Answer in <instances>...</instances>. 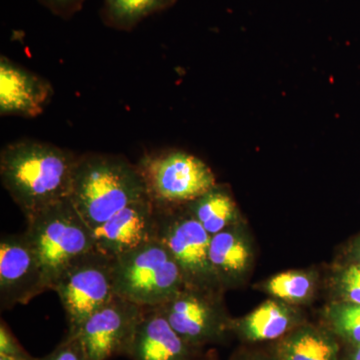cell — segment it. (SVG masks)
Instances as JSON below:
<instances>
[{
    "label": "cell",
    "mask_w": 360,
    "mask_h": 360,
    "mask_svg": "<svg viewBox=\"0 0 360 360\" xmlns=\"http://www.w3.org/2000/svg\"><path fill=\"white\" fill-rule=\"evenodd\" d=\"M155 210L156 238L167 246L179 265L186 286L221 290L210 262L212 236L184 206H155Z\"/></svg>",
    "instance_id": "cell-6"
},
{
    "label": "cell",
    "mask_w": 360,
    "mask_h": 360,
    "mask_svg": "<svg viewBox=\"0 0 360 360\" xmlns=\"http://www.w3.org/2000/svg\"><path fill=\"white\" fill-rule=\"evenodd\" d=\"M350 360H360V345L355 347L354 352H352Z\"/></svg>",
    "instance_id": "cell-26"
},
{
    "label": "cell",
    "mask_w": 360,
    "mask_h": 360,
    "mask_svg": "<svg viewBox=\"0 0 360 360\" xmlns=\"http://www.w3.org/2000/svg\"><path fill=\"white\" fill-rule=\"evenodd\" d=\"M52 96V85L45 78L1 56L0 115L37 117L44 112Z\"/></svg>",
    "instance_id": "cell-12"
},
{
    "label": "cell",
    "mask_w": 360,
    "mask_h": 360,
    "mask_svg": "<svg viewBox=\"0 0 360 360\" xmlns=\"http://www.w3.org/2000/svg\"><path fill=\"white\" fill-rule=\"evenodd\" d=\"M115 295L142 307H158L186 288L184 274L160 239L112 259Z\"/></svg>",
    "instance_id": "cell-4"
},
{
    "label": "cell",
    "mask_w": 360,
    "mask_h": 360,
    "mask_svg": "<svg viewBox=\"0 0 360 360\" xmlns=\"http://www.w3.org/2000/svg\"><path fill=\"white\" fill-rule=\"evenodd\" d=\"M146 307L115 295L87 319L77 335L90 360L129 355L135 330Z\"/></svg>",
    "instance_id": "cell-10"
},
{
    "label": "cell",
    "mask_w": 360,
    "mask_h": 360,
    "mask_svg": "<svg viewBox=\"0 0 360 360\" xmlns=\"http://www.w3.org/2000/svg\"><path fill=\"white\" fill-rule=\"evenodd\" d=\"M198 349L182 340L156 307H146L127 357L131 360H194Z\"/></svg>",
    "instance_id": "cell-13"
},
{
    "label": "cell",
    "mask_w": 360,
    "mask_h": 360,
    "mask_svg": "<svg viewBox=\"0 0 360 360\" xmlns=\"http://www.w3.org/2000/svg\"><path fill=\"white\" fill-rule=\"evenodd\" d=\"M176 0H103L101 18L110 27L129 32L153 14L169 8Z\"/></svg>",
    "instance_id": "cell-18"
},
{
    "label": "cell",
    "mask_w": 360,
    "mask_h": 360,
    "mask_svg": "<svg viewBox=\"0 0 360 360\" xmlns=\"http://www.w3.org/2000/svg\"><path fill=\"white\" fill-rule=\"evenodd\" d=\"M0 355L20 360L35 359L18 342L4 319L0 322Z\"/></svg>",
    "instance_id": "cell-23"
},
{
    "label": "cell",
    "mask_w": 360,
    "mask_h": 360,
    "mask_svg": "<svg viewBox=\"0 0 360 360\" xmlns=\"http://www.w3.org/2000/svg\"><path fill=\"white\" fill-rule=\"evenodd\" d=\"M65 309L68 335H77L85 321L115 296L112 259L94 250L73 262L52 285Z\"/></svg>",
    "instance_id": "cell-7"
},
{
    "label": "cell",
    "mask_w": 360,
    "mask_h": 360,
    "mask_svg": "<svg viewBox=\"0 0 360 360\" xmlns=\"http://www.w3.org/2000/svg\"><path fill=\"white\" fill-rule=\"evenodd\" d=\"M316 277L312 272L304 270H291L271 277L264 284V290L288 304H302L307 302L314 295Z\"/></svg>",
    "instance_id": "cell-19"
},
{
    "label": "cell",
    "mask_w": 360,
    "mask_h": 360,
    "mask_svg": "<svg viewBox=\"0 0 360 360\" xmlns=\"http://www.w3.org/2000/svg\"><path fill=\"white\" fill-rule=\"evenodd\" d=\"M300 315L288 303L269 300L250 314L231 322V330L250 342L279 340L300 326Z\"/></svg>",
    "instance_id": "cell-14"
},
{
    "label": "cell",
    "mask_w": 360,
    "mask_h": 360,
    "mask_svg": "<svg viewBox=\"0 0 360 360\" xmlns=\"http://www.w3.org/2000/svg\"><path fill=\"white\" fill-rule=\"evenodd\" d=\"M136 165L146 194L158 207L186 205L217 184L212 168L186 151L170 149L148 153Z\"/></svg>",
    "instance_id": "cell-5"
},
{
    "label": "cell",
    "mask_w": 360,
    "mask_h": 360,
    "mask_svg": "<svg viewBox=\"0 0 360 360\" xmlns=\"http://www.w3.org/2000/svg\"><path fill=\"white\" fill-rule=\"evenodd\" d=\"M148 196L136 165L122 155H78L70 200L92 231L130 203Z\"/></svg>",
    "instance_id": "cell-2"
},
{
    "label": "cell",
    "mask_w": 360,
    "mask_h": 360,
    "mask_svg": "<svg viewBox=\"0 0 360 360\" xmlns=\"http://www.w3.org/2000/svg\"><path fill=\"white\" fill-rule=\"evenodd\" d=\"M326 321L335 335L355 347L360 345V304L333 303L326 309Z\"/></svg>",
    "instance_id": "cell-20"
},
{
    "label": "cell",
    "mask_w": 360,
    "mask_h": 360,
    "mask_svg": "<svg viewBox=\"0 0 360 360\" xmlns=\"http://www.w3.org/2000/svg\"><path fill=\"white\" fill-rule=\"evenodd\" d=\"M49 290L44 267L26 236L6 234L0 240V309L25 305Z\"/></svg>",
    "instance_id": "cell-9"
},
{
    "label": "cell",
    "mask_w": 360,
    "mask_h": 360,
    "mask_svg": "<svg viewBox=\"0 0 360 360\" xmlns=\"http://www.w3.org/2000/svg\"><path fill=\"white\" fill-rule=\"evenodd\" d=\"M186 343L200 349L224 340L231 322L220 302V290L186 286L156 307Z\"/></svg>",
    "instance_id": "cell-8"
},
{
    "label": "cell",
    "mask_w": 360,
    "mask_h": 360,
    "mask_svg": "<svg viewBox=\"0 0 360 360\" xmlns=\"http://www.w3.org/2000/svg\"><path fill=\"white\" fill-rule=\"evenodd\" d=\"M85 0H39L40 4L52 13L63 18H70L78 13L84 6Z\"/></svg>",
    "instance_id": "cell-24"
},
{
    "label": "cell",
    "mask_w": 360,
    "mask_h": 360,
    "mask_svg": "<svg viewBox=\"0 0 360 360\" xmlns=\"http://www.w3.org/2000/svg\"><path fill=\"white\" fill-rule=\"evenodd\" d=\"M232 360H245V359H243V357H236V359H232Z\"/></svg>",
    "instance_id": "cell-30"
},
{
    "label": "cell",
    "mask_w": 360,
    "mask_h": 360,
    "mask_svg": "<svg viewBox=\"0 0 360 360\" xmlns=\"http://www.w3.org/2000/svg\"><path fill=\"white\" fill-rule=\"evenodd\" d=\"M252 360H283L279 359L277 355H257Z\"/></svg>",
    "instance_id": "cell-25"
},
{
    "label": "cell",
    "mask_w": 360,
    "mask_h": 360,
    "mask_svg": "<svg viewBox=\"0 0 360 360\" xmlns=\"http://www.w3.org/2000/svg\"><path fill=\"white\" fill-rule=\"evenodd\" d=\"M210 236L239 224L236 201L225 186L215 184L210 191L184 205Z\"/></svg>",
    "instance_id": "cell-17"
},
{
    "label": "cell",
    "mask_w": 360,
    "mask_h": 360,
    "mask_svg": "<svg viewBox=\"0 0 360 360\" xmlns=\"http://www.w3.org/2000/svg\"><path fill=\"white\" fill-rule=\"evenodd\" d=\"M333 335L312 326H300L279 341L276 355L283 360H340Z\"/></svg>",
    "instance_id": "cell-16"
},
{
    "label": "cell",
    "mask_w": 360,
    "mask_h": 360,
    "mask_svg": "<svg viewBox=\"0 0 360 360\" xmlns=\"http://www.w3.org/2000/svg\"><path fill=\"white\" fill-rule=\"evenodd\" d=\"M156 227L155 206L146 196L94 229L96 250L113 259L158 238Z\"/></svg>",
    "instance_id": "cell-11"
},
{
    "label": "cell",
    "mask_w": 360,
    "mask_h": 360,
    "mask_svg": "<svg viewBox=\"0 0 360 360\" xmlns=\"http://www.w3.org/2000/svg\"><path fill=\"white\" fill-rule=\"evenodd\" d=\"M356 255H357V258H359V264H360V239H359V243H357V245H356Z\"/></svg>",
    "instance_id": "cell-27"
},
{
    "label": "cell",
    "mask_w": 360,
    "mask_h": 360,
    "mask_svg": "<svg viewBox=\"0 0 360 360\" xmlns=\"http://www.w3.org/2000/svg\"><path fill=\"white\" fill-rule=\"evenodd\" d=\"M194 360H213V359H212V357L205 356V357H196V359Z\"/></svg>",
    "instance_id": "cell-29"
},
{
    "label": "cell",
    "mask_w": 360,
    "mask_h": 360,
    "mask_svg": "<svg viewBox=\"0 0 360 360\" xmlns=\"http://www.w3.org/2000/svg\"><path fill=\"white\" fill-rule=\"evenodd\" d=\"M336 288L345 302L360 304V264L349 265L340 271Z\"/></svg>",
    "instance_id": "cell-21"
},
{
    "label": "cell",
    "mask_w": 360,
    "mask_h": 360,
    "mask_svg": "<svg viewBox=\"0 0 360 360\" xmlns=\"http://www.w3.org/2000/svg\"><path fill=\"white\" fill-rule=\"evenodd\" d=\"M0 360H20V359H11V357L4 356V355H0Z\"/></svg>",
    "instance_id": "cell-28"
},
{
    "label": "cell",
    "mask_w": 360,
    "mask_h": 360,
    "mask_svg": "<svg viewBox=\"0 0 360 360\" xmlns=\"http://www.w3.org/2000/svg\"><path fill=\"white\" fill-rule=\"evenodd\" d=\"M35 360H90L79 335H66L65 340L45 356Z\"/></svg>",
    "instance_id": "cell-22"
},
{
    "label": "cell",
    "mask_w": 360,
    "mask_h": 360,
    "mask_svg": "<svg viewBox=\"0 0 360 360\" xmlns=\"http://www.w3.org/2000/svg\"><path fill=\"white\" fill-rule=\"evenodd\" d=\"M26 236L39 255L49 290L73 262L96 250L94 231L70 198L28 217Z\"/></svg>",
    "instance_id": "cell-3"
},
{
    "label": "cell",
    "mask_w": 360,
    "mask_h": 360,
    "mask_svg": "<svg viewBox=\"0 0 360 360\" xmlns=\"http://www.w3.org/2000/svg\"><path fill=\"white\" fill-rule=\"evenodd\" d=\"M77 156L54 144L23 139L8 144L0 153L2 186L25 219L70 198Z\"/></svg>",
    "instance_id": "cell-1"
},
{
    "label": "cell",
    "mask_w": 360,
    "mask_h": 360,
    "mask_svg": "<svg viewBox=\"0 0 360 360\" xmlns=\"http://www.w3.org/2000/svg\"><path fill=\"white\" fill-rule=\"evenodd\" d=\"M210 258L220 288L233 285L245 277L252 262V250L240 224L212 236Z\"/></svg>",
    "instance_id": "cell-15"
}]
</instances>
